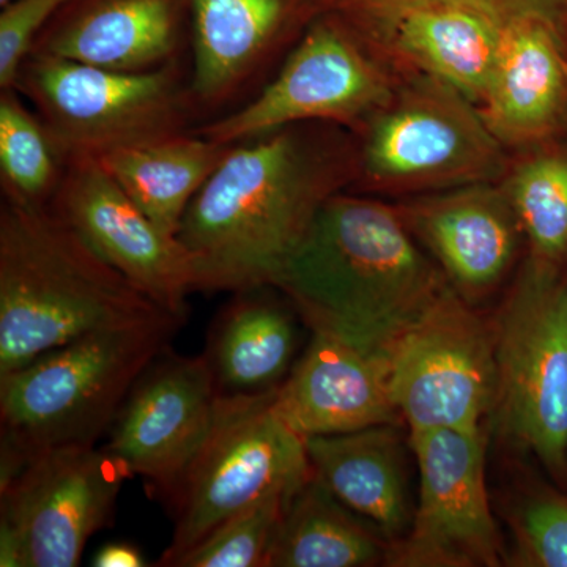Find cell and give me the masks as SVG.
I'll return each mask as SVG.
<instances>
[{
  "label": "cell",
  "mask_w": 567,
  "mask_h": 567,
  "mask_svg": "<svg viewBox=\"0 0 567 567\" xmlns=\"http://www.w3.org/2000/svg\"><path fill=\"white\" fill-rule=\"evenodd\" d=\"M71 0H11L0 13V87L13 89L44 24Z\"/></svg>",
  "instance_id": "obj_30"
},
{
  "label": "cell",
  "mask_w": 567,
  "mask_h": 567,
  "mask_svg": "<svg viewBox=\"0 0 567 567\" xmlns=\"http://www.w3.org/2000/svg\"><path fill=\"white\" fill-rule=\"evenodd\" d=\"M420 475L412 524L385 566L496 567L503 548L486 484V434L425 429L409 434Z\"/></svg>",
  "instance_id": "obj_11"
},
{
  "label": "cell",
  "mask_w": 567,
  "mask_h": 567,
  "mask_svg": "<svg viewBox=\"0 0 567 567\" xmlns=\"http://www.w3.org/2000/svg\"><path fill=\"white\" fill-rule=\"evenodd\" d=\"M289 128L233 145L189 204L177 238L197 290L274 287L333 196L327 159Z\"/></svg>",
  "instance_id": "obj_2"
},
{
  "label": "cell",
  "mask_w": 567,
  "mask_h": 567,
  "mask_svg": "<svg viewBox=\"0 0 567 567\" xmlns=\"http://www.w3.org/2000/svg\"><path fill=\"white\" fill-rule=\"evenodd\" d=\"M494 322L496 424L550 475L567 473V278L525 260Z\"/></svg>",
  "instance_id": "obj_5"
},
{
  "label": "cell",
  "mask_w": 567,
  "mask_h": 567,
  "mask_svg": "<svg viewBox=\"0 0 567 567\" xmlns=\"http://www.w3.org/2000/svg\"><path fill=\"white\" fill-rule=\"evenodd\" d=\"M399 50L421 69L472 102L486 99L505 32L462 9L410 11L388 24Z\"/></svg>",
  "instance_id": "obj_24"
},
{
  "label": "cell",
  "mask_w": 567,
  "mask_h": 567,
  "mask_svg": "<svg viewBox=\"0 0 567 567\" xmlns=\"http://www.w3.org/2000/svg\"><path fill=\"white\" fill-rule=\"evenodd\" d=\"M259 289L237 292L213 323L207 358L221 394L267 393L293 368V316Z\"/></svg>",
  "instance_id": "obj_21"
},
{
  "label": "cell",
  "mask_w": 567,
  "mask_h": 567,
  "mask_svg": "<svg viewBox=\"0 0 567 567\" xmlns=\"http://www.w3.org/2000/svg\"><path fill=\"white\" fill-rule=\"evenodd\" d=\"M194 102L233 95L259 66L289 13V0H189Z\"/></svg>",
  "instance_id": "obj_20"
},
{
  "label": "cell",
  "mask_w": 567,
  "mask_h": 567,
  "mask_svg": "<svg viewBox=\"0 0 567 567\" xmlns=\"http://www.w3.org/2000/svg\"><path fill=\"white\" fill-rule=\"evenodd\" d=\"M398 212L470 305L494 292L516 260L524 230L505 188L488 183L456 186Z\"/></svg>",
  "instance_id": "obj_15"
},
{
  "label": "cell",
  "mask_w": 567,
  "mask_h": 567,
  "mask_svg": "<svg viewBox=\"0 0 567 567\" xmlns=\"http://www.w3.org/2000/svg\"><path fill=\"white\" fill-rule=\"evenodd\" d=\"M391 395L410 432L475 429L496 402L494 322L447 286L388 350Z\"/></svg>",
  "instance_id": "obj_8"
},
{
  "label": "cell",
  "mask_w": 567,
  "mask_h": 567,
  "mask_svg": "<svg viewBox=\"0 0 567 567\" xmlns=\"http://www.w3.org/2000/svg\"><path fill=\"white\" fill-rule=\"evenodd\" d=\"M52 210L142 293L185 319L186 298L197 290L188 252L126 196L96 156H70Z\"/></svg>",
  "instance_id": "obj_14"
},
{
  "label": "cell",
  "mask_w": 567,
  "mask_h": 567,
  "mask_svg": "<svg viewBox=\"0 0 567 567\" xmlns=\"http://www.w3.org/2000/svg\"><path fill=\"white\" fill-rule=\"evenodd\" d=\"M565 33L540 22L505 32L488 85V128L499 141L525 144L554 132L567 110Z\"/></svg>",
  "instance_id": "obj_19"
},
{
  "label": "cell",
  "mask_w": 567,
  "mask_h": 567,
  "mask_svg": "<svg viewBox=\"0 0 567 567\" xmlns=\"http://www.w3.org/2000/svg\"><path fill=\"white\" fill-rule=\"evenodd\" d=\"M514 550L509 561L522 567H567V498L535 492L514 511Z\"/></svg>",
  "instance_id": "obj_29"
},
{
  "label": "cell",
  "mask_w": 567,
  "mask_h": 567,
  "mask_svg": "<svg viewBox=\"0 0 567 567\" xmlns=\"http://www.w3.org/2000/svg\"><path fill=\"white\" fill-rule=\"evenodd\" d=\"M182 0H84L32 52L126 73L173 61Z\"/></svg>",
  "instance_id": "obj_18"
},
{
  "label": "cell",
  "mask_w": 567,
  "mask_h": 567,
  "mask_svg": "<svg viewBox=\"0 0 567 567\" xmlns=\"http://www.w3.org/2000/svg\"><path fill=\"white\" fill-rule=\"evenodd\" d=\"M17 89L0 95V173L7 199L44 205L58 192V145L44 123L21 103Z\"/></svg>",
  "instance_id": "obj_26"
},
{
  "label": "cell",
  "mask_w": 567,
  "mask_h": 567,
  "mask_svg": "<svg viewBox=\"0 0 567 567\" xmlns=\"http://www.w3.org/2000/svg\"><path fill=\"white\" fill-rule=\"evenodd\" d=\"M303 357L275 390V409L297 434H346L404 424L391 395L388 354L311 331Z\"/></svg>",
  "instance_id": "obj_16"
},
{
  "label": "cell",
  "mask_w": 567,
  "mask_h": 567,
  "mask_svg": "<svg viewBox=\"0 0 567 567\" xmlns=\"http://www.w3.org/2000/svg\"><path fill=\"white\" fill-rule=\"evenodd\" d=\"M92 566L95 567H144L148 566L147 559L142 554L141 548L132 543L104 544L95 557H93Z\"/></svg>",
  "instance_id": "obj_31"
},
{
  "label": "cell",
  "mask_w": 567,
  "mask_h": 567,
  "mask_svg": "<svg viewBox=\"0 0 567 567\" xmlns=\"http://www.w3.org/2000/svg\"><path fill=\"white\" fill-rule=\"evenodd\" d=\"M447 286L398 210L333 194L274 287L309 330L388 354Z\"/></svg>",
  "instance_id": "obj_1"
},
{
  "label": "cell",
  "mask_w": 567,
  "mask_h": 567,
  "mask_svg": "<svg viewBox=\"0 0 567 567\" xmlns=\"http://www.w3.org/2000/svg\"><path fill=\"white\" fill-rule=\"evenodd\" d=\"M293 494L276 491L226 518L175 559L173 567H267Z\"/></svg>",
  "instance_id": "obj_27"
},
{
  "label": "cell",
  "mask_w": 567,
  "mask_h": 567,
  "mask_svg": "<svg viewBox=\"0 0 567 567\" xmlns=\"http://www.w3.org/2000/svg\"><path fill=\"white\" fill-rule=\"evenodd\" d=\"M385 28L395 18L410 11L451 7L473 11L487 18L503 31L540 22L565 33L567 29V0H347Z\"/></svg>",
  "instance_id": "obj_28"
},
{
  "label": "cell",
  "mask_w": 567,
  "mask_h": 567,
  "mask_svg": "<svg viewBox=\"0 0 567 567\" xmlns=\"http://www.w3.org/2000/svg\"><path fill=\"white\" fill-rule=\"evenodd\" d=\"M402 424H380L346 434L305 439L317 480L360 514L390 544L412 524L409 451Z\"/></svg>",
  "instance_id": "obj_17"
},
{
  "label": "cell",
  "mask_w": 567,
  "mask_h": 567,
  "mask_svg": "<svg viewBox=\"0 0 567 567\" xmlns=\"http://www.w3.org/2000/svg\"><path fill=\"white\" fill-rule=\"evenodd\" d=\"M11 0H0V7H6L7 3H10Z\"/></svg>",
  "instance_id": "obj_32"
},
{
  "label": "cell",
  "mask_w": 567,
  "mask_h": 567,
  "mask_svg": "<svg viewBox=\"0 0 567 567\" xmlns=\"http://www.w3.org/2000/svg\"><path fill=\"white\" fill-rule=\"evenodd\" d=\"M40 111L59 151L93 155L182 134L192 89L174 65L126 73L31 52L17 84Z\"/></svg>",
  "instance_id": "obj_7"
},
{
  "label": "cell",
  "mask_w": 567,
  "mask_h": 567,
  "mask_svg": "<svg viewBox=\"0 0 567 567\" xmlns=\"http://www.w3.org/2000/svg\"><path fill=\"white\" fill-rule=\"evenodd\" d=\"M275 390L219 398L210 434L167 499L175 527L158 566L173 567L260 496L295 494L312 476L305 439L276 412Z\"/></svg>",
  "instance_id": "obj_6"
},
{
  "label": "cell",
  "mask_w": 567,
  "mask_h": 567,
  "mask_svg": "<svg viewBox=\"0 0 567 567\" xmlns=\"http://www.w3.org/2000/svg\"><path fill=\"white\" fill-rule=\"evenodd\" d=\"M390 100L385 76L352 37L320 22L252 102L208 123L199 136L235 145L295 123L352 121Z\"/></svg>",
  "instance_id": "obj_12"
},
{
  "label": "cell",
  "mask_w": 567,
  "mask_h": 567,
  "mask_svg": "<svg viewBox=\"0 0 567 567\" xmlns=\"http://www.w3.org/2000/svg\"><path fill=\"white\" fill-rule=\"evenodd\" d=\"M472 103L435 78L413 82L372 123L365 173L385 186L439 192L502 174V141Z\"/></svg>",
  "instance_id": "obj_10"
},
{
  "label": "cell",
  "mask_w": 567,
  "mask_h": 567,
  "mask_svg": "<svg viewBox=\"0 0 567 567\" xmlns=\"http://www.w3.org/2000/svg\"><path fill=\"white\" fill-rule=\"evenodd\" d=\"M529 254L561 265L567 257V155L543 153L518 164L505 185Z\"/></svg>",
  "instance_id": "obj_25"
},
{
  "label": "cell",
  "mask_w": 567,
  "mask_h": 567,
  "mask_svg": "<svg viewBox=\"0 0 567 567\" xmlns=\"http://www.w3.org/2000/svg\"><path fill=\"white\" fill-rule=\"evenodd\" d=\"M166 312L52 208L3 203L0 377L80 336Z\"/></svg>",
  "instance_id": "obj_3"
},
{
  "label": "cell",
  "mask_w": 567,
  "mask_h": 567,
  "mask_svg": "<svg viewBox=\"0 0 567 567\" xmlns=\"http://www.w3.org/2000/svg\"><path fill=\"white\" fill-rule=\"evenodd\" d=\"M230 147L182 133L114 148L96 158L164 234L177 237L194 196Z\"/></svg>",
  "instance_id": "obj_22"
},
{
  "label": "cell",
  "mask_w": 567,
  "mask_h": 567,
  "mask_svg": "<svg viewBox=\"0 0 567 567\" xmlns=\"http://www.w3.org/2000/svg\"><path fill=\"white\" fill-rule=\"evenodd\" d=\"M219 398L204 354L166 350L137 380L103 450L167 502L210 434Z\"/></svg>",
  "instance_id": "obj_13"
},
{
  "label": "cell",
  "mask_w": 567,
  "mask_h": 567,
  "mask_svg": "<svg viewBox=\"0 0 567 567\" xmlns=\"http://www.w3.org/2000/svg\"><path fill=\"white\" fill-rule=\"evenodd\" d=\"M390 546L312 473L289 499L267 567L385 565Z\"/></svg>",
  "instance_id": "obj_23"
},
{
  "label": "cell",
  "mask_w": 567,
  "mask_h": 567,
  "mask_svg": "<svg viewBox=\"0 0 567 567\" xmlns=\"http://www.w3.org/2000/svg\"><path fill=\"white\" fill-rule=\"evenodd\" d=\"M183 322L166 312L103 328L0 377V486L43 451L95 446Z\"/></svg>",
  "instance_id": "obj_4"
},
{
  "label": "cell",
  "mask_w": 567,
  "mask_h": 567,
  "mask_svg": "<svg viewBox=\"0 0 567 567\" xmlns=\"http://www.w3.org/2000/svg\"><path fill=\"white\" fill-rule=\"evenodd\" d=\"M125 472L95 446H63L29 458L0 486V566L74 567L111 524Z\"/></svg>",
  "instance_id": "obj_9"
}]
</instances>
